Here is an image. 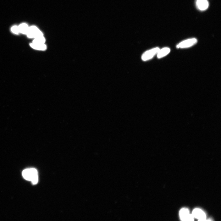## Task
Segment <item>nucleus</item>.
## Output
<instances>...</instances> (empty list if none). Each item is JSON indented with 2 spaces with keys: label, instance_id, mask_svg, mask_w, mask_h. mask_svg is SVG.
<instances>
[{
  "label": "nucleus",
  "instance_id": "nucleus-1",
  "mask_svg": "<svg viewBox=\"0 0 221 221\" xmlns=\"http://www.w3.org/2000/svg\"><path fill=\"white\" fill-rule=\"evenodd\" d=\"M22 175L26 180L31 181L33 184H36L38 182V171L35 168H28L24 170L22 172Z\"/></svg>",
  "mask_w": 221,
  "mask_h": 221
},
{
  "label": "nucleus",
  "instance_id": "nucleus-2",
  "mask_svg": "<svg viewBox=\"0 0 221 221\" xmlns=\"http://www.w3.org/2000/svg\"><path fill=\"white\" fill-rule=\"evenodd\" d=\"M26 35L28 37L30 38H35L43 36L42 33L36 27L34 26L29 27Z\"/></svg>",
  "mask_w": 221,
  "mask_h": 221
},
{
  "label": "nucleus",
  "instance_id": "nucleus-3",
  "mask_svg": "<svg viewBox=\"0 0 221 221\" xmlns=\"http://www.w3.org/2000/svg\"><path fill=\"white\" fill-rule=\"evenodd\" d=\"M180 219L182 221H192L194 218L192 214H190L189 210L186 208L181 209L179 212Z\"/></svg>",
  "mask_w": 221,
  "mask_h": 221
},
{
  "label": "nucleus",
  "instance_id": "nucleus-4",
  "mask_svg": "<svg viewBox=\"0 0 221 221\" xmlns=\"http://www.w3.org/2000/svg\"><path fill=\"white\" fill-rule=\"evenodd\" d=\"M197 42L196 38H191L182 41L177 46L178 48H185L190 47L194 45Z\"/></svg>",
  "mask_w": 221,
  "mask_h": 221
},
{
  "label": "nucleus",
  "instance_id": "nucleus-5",
  "mask_svg": "<svg viewBox=\"0 0 221 221\" xmlns=\"http://www.w3.org/2000/svg\"><path fill=\"white\" fill-rule=\"evenodd\" d=\"M159 49V48L156 47L145 52L142 55V60L146 61L151 59L155 55L157 54Z\"/></svg>",
  "mask_w": 221,
  "mask_h": 221
},
{
  "label": "nucleus",
  "instance_id": "nucleus-6",
  "mask_svg": "<svg viewBox=\"0 0 221 221\" xmlns=\"http://www.w3.org/2000/svg\"><path fill=\"white\" fill-rule=\"evenodd\" d=\"M192 214L194 218L198 219L199 220H206V214L200 209L197 208L193 210Z\"/></svg>",
  "mask_w": 221,
  "mask_h": 221
},
{
  "label": "nucleus",
  "instance_id": "nucleus-7",
  "mask_svg": "<svg viewBox=\"0 0 221 221\" xmlns=\"http://www.w3.org/2000/svg\"><path fill=\"white\" fill-rule=\"evenodd\" d=\"M196 5L199 10L204 11L208 8L209 3L208 0H196Z\"/></svg>",
  "mask_w": 221,
  "mask_h": 221
},
{
  "label": "nucleus",
  "instance_id": "nucleus-8",
  "mask_svg": "<svg viewBox=\"0 0 221 221\" xmlns=\"http://www.w3.org/2000/svg\"><path fill=\"white\" fill-rule=\"evenodd\" d=\"M170 51V49L167 47L161 49H159L157 53L158 58H160L167 56Z\"/></svg>",
  "mask_w": 221,
  "mask_h": 221
},
{
  "label": "nucleus",
  "instance_id": "nucleus-9",
  "mask_svg": "<svg viewBox=\"0 0 221 221\" xmlns=\"http://www.w3.org/2000/svg\"><path fill=\"white\" fill-rule=\"evenodd\" d=\"M30 45L33 49L40 51L45 50L47 47L45 44H38L32 43L30 44Z\"/></svg>",
  "mask_w": 221,
  "mask_h": 221
},
{
  "label": "nucleus",
  "instance_id": "nucleus-10",
  "mask_svg": "<svg viewBox=\"0 0 221 221\" xmlns=\"http://www.w3.org/2000/svg\"><path fill=\"white\" fill-rule=\"evenodd\" d=\"M18 27L19 32L26 35L29 29V27L27 24H22Z\"/></svg>",
  "mask_w": 221,
  "mask_h": 221
},
{
  "label": "nucleus",
  "instance_id": "nucleus-11",
  "mask_svg": "<svg viewBox=\"0 0 221 221\" xmlns=\"http://www.w3.org/2000/svg\"><path fill=\"white\" fill-rule=\"evenodd\" d=\"M46 40L45 38L43 36L37 38H35L33 41L32 43L38 44H44Z\"/></svg>",
  "mask_w": 221,
  "mask_h": 221
},
{
  "label": "nucleus",
  "instance_id": "nucleus-12",
  "mask_svg": "<svg viewBox=\"0 0 221 221\" xmlns=\"http://www.w3.org/2000/svg\"><path fill=\"white\" fill-rule=\"evenodd\" d=\"M11 30L15 34H17L19 33V27L17 26H13L11 28Z\"/></svg>",
  "mask_w": 221,
  "mask_h": 221
}]
</instances>
